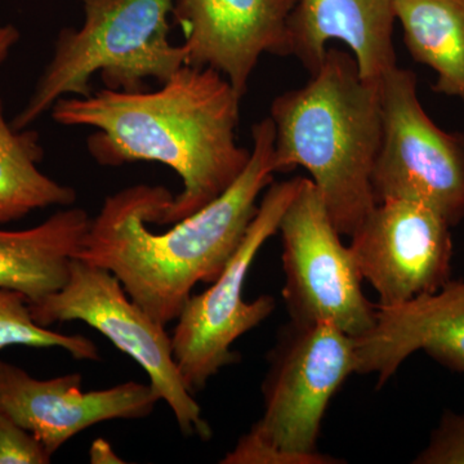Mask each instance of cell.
Instances as JSON below:
<instances>
[{"instance_id":"cell-1","label":"cell","mask_w":464,"mask_h":464,"mask_svg":"<svg viewBox=\"0 0 464 464\" xmlns=\"http://www.w3.org/2000/svg\"><path fill=\"white\" fill-rule=\"evenodd\" d=\"M240 100L221 72L183 65L157 91L63 97L51 115L65 127L96 128L87 148L101 166L158 161L179 174L182 190L155 224L173 225L224 194L248 166L252 150L237 137Z\"/></svg>"},{"instance_id":"cell-2","label":"cell","mask_w":464,"mask_h":464,"mask_svg":"<svg viewBox=\"0 0 464 464\" xmlns=\"http://www.w3.org/2000/svg\"><path fill=\"white\" fill-rule=\"evenodd\" d=\"M252 155L239 179L199 212L151 231L172 199L164 186L134 185L110 195L91 218L78 257L114 274L130 298L167 324L179 319L192 289L215 283L239 248L274 181L275 127L270 116L252 128Z\"/></svg>"},{"instance_id":"cell-3","label":"cell","mask_w":464,"mask_h":464,"mask_svg":"<svg viewBox=\"0 0 464 464\" xmlns=\"http://www.w3.org/2000/svg\"><path fill=\"white\" fill-rule=\"evenodd\" d=\"M270 118L276 173L306 169L334 227L353 237L377 204L381 83L362 78L351 52L329 47L306 84L273 101Z\"/></svg>"},{"instance_id":"cell-4","label":"cell","mask_w":464,"mask_h":464,"mask_svg":"<svg viewBox=\"0 0 464 464\" xmlns=\"http://www.w3.org/2000/svg\"><path fill=\"white\" fill-rule=\"evenodd\" d=\"M81 29L65 27L29 100L11 124L26 130L63 97H88L100 75L105 88L148 91L149 79L166 83L185 63L182 44L169 41L174 0H79Z\"/></svg>"},{"instance_id":"cell-5","label":"cell","mask_w":464,"mask_h":464,"mask_svg":"<svg viewBox=\"0 0 464 464\" xmlns=\"http://www.w3.org/2000/svg\"><path fill=\"white\" fill-rule=\"evenodd\" d=\"M268 360L264 414L221 463H341L317 440L333 396L356 373L355 338L331 323L290 322Z\"/></svg>"},{"instance_id":"cell-6","label":"cell","mask_w":464,"mask_h":464,"mask_svg":"<svg viewBox=\"0 0 464 464\" xmlns=\"http://www.w3.org/2000/svg\"><path fill=\"white\" fill-rule=\"evenodd\" d=\"M29 306L33 319L45 328L78 320L105 335L146 372L149 383L160 401L169 406L183 435L210 439L212 430L183 381L166 325L136 304L114 274L74 258L65 285L47 297L30 302Z\"/></svg>"},{"instance_id":"cell-7","label":"cell","mask_w":464,"mask_h":464,"mask_svg":"<svg viewBox=\"0 0 464 464\" xmlns=\"http://www.w3.org/2000/svg\"><path fill=\"white\" fill-rule=\"evenodd\" d=\"M301 181L302 177H295L268 186L246 237L224 271L206 292L188 298L176 320L174 360L192 395L206 389L208 382L226 366L239 362L232 344L274 313L276 302L271 295L244 301V283L259 250L279 231Z\"/></svg>"},{"instance_id":"cell-8","label":"cell","mask_w":464,"mask_h":464,"mask_svg":"<svg viewBox=\"0 0 464 464\" xmlns=\"http://www.w3.org/2000/svg\"><path fill=\"white\" fill-rule=\"evenodd\" d=\"M382 141L375 199L426 204L453 227L464 218V133L433 123L418 97L417 75L393 67L381 81Z\"/></svg>"},{"instance_id":"cell-9","label":"cell","mask_w":464,"mask_h":464,"mask_svg":"<svg viewBox=\"0 0 464 464\" xmlns=\"http://www.w3.org/2000/svg\"><path fill=\"white\" fill-rule=\"evenodd\" d=\"M277 232L283 241V297L290 322L331 323L353 338L371 331L377 307L365 297L350 246L342 244L310 179L302 177Z\"/></svg>"},{"instance_id":"cell-10","label":"cell","mask_w":464,"mask_h":464,"mask_svg":"<svg viewBox=\"0 0 464 464\" xmlns=\"http://www.w3.org/2000/svg\"><path fill=\"white\" fill-rule=\"evenodd\" d=\"M451 226L435 209L405 199L378 201L351 237L362 280L380 306L438 292L451 280Z\"/></svg>"},{"instance_id":"cell-11","label":"cell","mask_w":464,"mask_h":464,"mask_svg":"<svg viewBox=\"0 0 464 464\" xmlns=\"http://www.w3.org/2000/svg\"><path fill=\"white\" fill-rule=\"evenodd\" d=\"M159 401L150 383L130 381L85 392L82 374L36 380L25 369L0 360V409L32 433L52 457L94 424L145 420Z\"/></svg>"},{"instance_id":"cell-12","label":"cell","mask_w":464,"mask_h":464,"mask_svg":"<svg viewBox=\"0 0 464 464\" xmlns=\"http://www.w3.org/2000/svg\"><path fill=\"white\" fill-rule=\"evenodd\" d=\"M295 0H174L186 65L210 67L243 99L262 54L288 56V18Z\"/></svg>"},{"instance_id":"cell-13","label":"cell","mask_w":464,"mask_h":464,"mask_svg":"<svg viewBox=\"0 0 464 464\" xmlns=\"http://www.w3.org/2000/svg\"><path fill=\"white\" fill-rule=\"evenodd\" d=\"M395 0H295L288 18V56L314 74L331 42L355 57L365 81L381 83L398 66L393 29Z\"/></svg>"},{"instance_id":"cell-14","label":"cell","mask_w":464,"mask_h":464,"mask_svg":"<svg viewBox=\"0 0 464 464\" xmlns=\"http://www.w3.org/2000/svg\"><path fill=\"white\" fill-rule=\"evenodd\" d=\"M90 224L84 209L66 207L35 227L0 230V288L17 290L29 302L63 288Z\"/></svg>"},{"instance_id":"cell-15","label":"cell","mask_w":464,"mask_h":464,"mask_svg":"<svg viewBox=\"0 0 464 464\" xmlns=\"http://www.w3.org/2000/svg\"><path fill=\"white\" fill-rule=\"evenodd\" d=\"M406 48L438 75L436 93L464 105V0H395Z\"/></svg>"},{"instance_id":"cell-16","label":"cell","mask_w":464,"mask_h":464,"mask_svg":"<svg viewBox=\"0 0 464 464\" xmlns=\"http://www.w3.org/2000/svg\"><path fill=\"white\" fill-rule=\"evenodd\" d=\"M391 343L404 359L424 351L464 378V280L406 302L393 320Z\"/></svg>"},{"instance_id":"cell-17","label":"cell","mask_w":464,"mask_h":464,"mask_svg":"<svg viewBox=\"0 0 464 464\" xmlns=\"http://www.w3.org/2000/svg\"><path fill=\"white\" fill-rule=\"evenodd\" d=\"M44 158L35 130L8 123L0 99V224L17 221L36 209L72 207L76 191L61 185L38 166Z\"/></svg>"},{"instance_id":"cell-18","label":"cell","mask_w":464,"mask_h":464,"mask_svg":"<svg viewBox=\"0 0 464 464\" xmlns=\"http://www.w3.org/2000/svg\"><path fill=\"white\" fill-rule=\"evenodd\" d=\"M29 299L17 290L0 288V350L14 346L61 348L76 360L97 362L99 348L82 334H63L33 319Z\"/></svg>"},{"instance_id":"cell-19","label":"cell","mask_w":464,"mask_h":464,"mask_svg":"<svg viewBox=\"0 0 464 464\" xmlns=\"http://www.w3.org/2000/svg\"><path fill=\"white\" fill-rule=\"evenodd\" d=\"M415 464H464V413L445 411Z\"/></svg>"},{"instance_id":"cell-20","label":"cell","mask_w":464,"mask_h":464,"mask_svg":"<svg viewBox=\"0 0 464 464\" xmlns=\"http://www.w3.org/2000/svg\"><path fill=\"white\" fill-rule=\"evenodd\" d=\"M52 456L0 409V464H48Z\"/></svg>"},{"instance_id":"cell-21","label":"cell","mask_w":464,"mask_h":464,"mask_svg":"<svg viewBox=\"0 0 464 464\" xmlns=\"http://www.w3.org/2000/svg\"><path fill=\"white\" fill-rule=\"evenodd\" d=\"M21 33L12 24H3L0 21V66L7 60L9 53L20 42Z\"/></svg>"},{"instance_id":"cell-22","label":"cell","mask_w":464,"mask_h":464,"mask_svg":"<svg viewBox=\"0 0 464 464\" xmlns=\"http://www.w3.org/2000/svg\"><path fill=\"white\" fill-rule=\"evenodd\" d=\"M91 463H124L116 456L114 449L105 440L100 439L92 444L90 450Z\"/></svg>"}]
</instances>
